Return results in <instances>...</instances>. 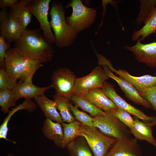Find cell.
Masks as SVG:
<instances>
[{
	"label": "cell",
	"mask_w": 156,
	"mask_h": 156,
	"mask_svg": "<svg viewBox=\"0 0 156 156\" xmlns=\"http://www.w3.org/2000/svg\"><path fill=\"white\" fill-rule=\"evenodd\" d=\"M71 111L75 119L81 124L90 127H93L92 123L93 117L85 112L79 110L78 108L69 103Z\"/></svg>",
	"instance_id": "obj_31"
},
{
	"label": "cell",
	"mask_w": 156,
	"mask_h": 156,
	"mask_svg": "<svg viewBox=\"0 0 156 156\" xmlns=\"http://www.w3.org/2000/svg\"><path fill=\"white\" fill-rule=\"evenodd\" d=\"M17 80L10 76L5 69H0V89H13L15 87Z\"/></svg>",
	"instance_id": "obj_32"
},
{
	"label": "cell",
	"mask_w": 156,
	"mask_h": 156,
	"mask_svg": "<svg viewBox=\"0 0 156 156\" xmlns=\"http://www.w3.org/2000/svg\"><path fill=\"white\" fill-rule=\"evenodd\" d=\"M54 98L56 108L63 122L70 123L75 121L69 107L70 99L55 94Z\"/></svg>",
	"instance_id": "obj_26"
},
{
	"label": "cell",
	"mask_w": 156,
	"mask_h": 156,
	"mask_svg": "<svg viewBox=\"0 0 156 156\" xmlns=\"http://www.w3.org/2000/svg\"><path fill=\"white\" fill-rule=\"evenodd\" d=\"M34 99L46 118L60 123L63 122L57 111L54 100L49 99L44 94L39 96Z\"/></svg>",
	"instance_id": "obj_19"
},
{
	"label": "cell",
	"mask_w": 156,
	"mask_h": 156,
	"mask_svg": "<svg viewBox=\"0 0 156 156\" xmlns=\"http://www.w3.org/2000/svg\"><path fill=\"white\" fill-rule=\"evenodd\" d=\"M25 29L15 18L8 13L6 8L0 11L1 34L10 43L18 39Z\"/></svg>",
	"instance_id": "obj_11"
},
{
	"label": "cell",
	"mask_w": 156,
	"mask_h": 156,
	"mask_svg": "<svg viewBox=\"0 0 156 156\" xmlns=\"http://www.w3.org/2000/svg\"><path fill=\"white\" fill-rule=\"evenodd\" d=\"M65 7H71L72 9L71 14L66 18V22L78 34L90 28L95 21L97 15L96 10L86 6L81 0H71Z\"/></svg>",
	"instance_id": "obj_3"
},
{
	"label": "cell",
	"mask_w": 156,
	"mask_h": 156,
	"mask_svg": "<svg viewBox=\"0 0 156 156\" xmlns=\"http://www.w3.org/2000/svg\"><path fill=\"white\" fill-rule=\"evenodd\" d=\"M112 111L114 115L130 129L132 128L134 125V118L131 117L129 112L119 107Z\"/></svg>",
	"instance_id": "obj_33"
},
{
	"label": "cell",
	"mask_w": 156,
	"mask_h": 156,
	"mask_svg": "<svg viewBox=\"0 0 156 156\" xmlns=\"http://www.w3.org/2000/svg\"><path fill=\"white\" fill-rule=\"evenodd\" d=\"M125 48L132 53L135 59L152 68H156V42L143 44L138 39L134 45H125Z\"/></svg>",
	"instance_id": "obj_12"
},
{
	"label": "cell",
	"mask_w": 156,
	"mask_h": 156,
	"mask_svg": "<svg viewBox=\"0 0 156 156\" xmlns=\"http://www.w3.org/2000/svg\"><path fill=\"white\" fill-rule=\"evenodd\" d=\"M52 86L40 87L33 84L32 82H23L17 83L13 89L15 97L18 100L21 98L31 99L44 94L45 92Z\"/></svg>",
	"instance_id": "obj_16"
},
{
	"label": "cell",
	"mask_w": 156,
	"mask_h": 156,
	"mask_svg": "<svg viewBox=\"0 0 156 156\" xmlns=\"http://www.w3.org/2000/svg\"><path fill=\"white\" fill-rule=\"evenodd\" d=\"M32 1L19 0L16 5L10 8L9 13L17 19L25 29H27L31 20L32 14L28 5Z\"/></svg>",
	"instance_id": "obj_21"
},
{
	"label": "cell",
	"mask_w": 156,
	"mask_h": 156,
	"mask_svg": "<svg viewBox=\"0 0 156 156\" xmlns=\"http://www.w3.org/2000/svg\"><path fill=\"white\" fill-rule=\"evenodd\" d=\"M69 156H94L86 140L78 136L66 147Z\"/></svg>",
	"instance_id": "obj_24"
},
{
	"label": "cell",
	"mask_w": 156,
	"mask_h": 156,
	"mask_svg": "<svg viewBox=\"0 0 156 156\" xmlns=\"http://www.w3.org/2000/svg\"><path fill=\"white\" fill-rule=\"evenodd\" d=\"M69 98L76 107L80 108L88 113L93 117L104 113V111H103L81 96L72 94Z\"/></svg>",
	"instance_id": "obj_27"
},
{
	"label": "cell",
	"mask_w": 156,
	"mask_h": 156,
	"mask_svg": "<svg viewBox=\"0 0 156 156\" xmlns=\"http://www.w3.org/2000/svg\"><path fill=\"white\" fill-rule=\"evenodd\" d=\"M49 14L50 26L54 33L56 46L62 48L72 45L78 34L67 23L62 3L58 1H53Z\"/></svg>",
	"instance_id": "obj_2"
},
{
	"label": "cell",
	"mask_w": 156,
	"mask_h": 156,
	"mask_svg": "<svg viewBox=\"0 0 156 156\" xmlns=\"http://www.w3.org/2000/svg\"><path fill=\"white\" fill-rule=\"evenodd\" d=\"M24 58L14 47L10 48L5 56V70L10 76L17 80L18 72Z\"/></svg>",
	"instance_id": "obj_18"
},
{
	"label": "cell",
	"mask_w": 156,
	"mask_h": 156,
	"mask_svg": "<svg viewBox=\"0 0 156 156\" xmlns=\"http://www.w3.org/2000/svg\"><path fill=\"white\" fill-rule=\"evenodd\" d=\"M77 135L85 138L94 156H105L117 140L105 135L94 127L81 123Z\"/></svg>",
	"instance_id": "obj_4"
},
{
	"label": "cell",
	"mask_w": 156,
	"mask_h": 156,
	"mask_svg": "<svg viewBox=\"0 0 156 156\" xmlns=\"http://www.w3.org/2000/svg\"><path fill=\"white\" fill-rule=\"evenodd\" d=\"M42 131L44 136L52 140L56 146L62 148L64 132L61 123L54 122L46 118L43 123Z\"/></svg>",
	"instance_id": "obj_17"
},
{
	"label": "cell",
	"mask_w": 156,
	"mask_h": 156,
	"mask_svg": "<svg viewBox=\"0 0 156 156\" xmlns=\"http://www.w3.org/2000/svg\"><path fill=\"white\" fill-rule=\"evenodd\" d=\"M99 64L106 65L112 72L123 78L133 86L139 92L147 88L156 85V76L147 75L135 76L130 74L127 71L122 69L116 70L113 66L110 61L102 55L99 60Z\"/></svg>",
	"instance_id": "obj_9"
},
{
	"label": "cell",
	"mask_w": 156,
	"mask_h": 156,
	"mask_svg": "<svg viewBox=\"0 0 156 156\" xmlns=\"http://www.w3.org/2000/svg\"><path fill=\"white\" fill-rule=\"evenodd\" d=\"M35 103L30 99H26L25 101L21 104H20L15 107L12 108L9 112L8 116L4 120V121L0 126V138L3 139L7 141H10L14 143L15 142L8 139L7 136L8 129V122L12 116L17 111L23 109L32 112L36 108Z\"/></svg>",
	"instance_id": "obj_25"
},
{
	"label": "cell",
	"mask_w": 156,
	"mask_h": 156,
	"mask_svg": "<svg viewBox=\"0 0 156 156\" xmlns=\"http://www.w3.org/2000/svg\"><path fill=\"white\" fill-rule=\"evenodd\" d=\"M76 78L73 72L67 68H60L54 71L51 85L55 90V94L69 98L72 94Z\"/></svg>",
	"instance_id": "obj_10"
},
{
	"label": "cell",
	"mask_w": 156,
	"mask_h": 156,
	"mask_svg": "<svg viewBox=\"0 0 156 156\" xmlns=\"http://www.w3.org/2000/svg\"><path fill=\"white\" fill-rule=\"evenodd\" d=\"M7 156H14L12 153H10L8 154Z\"/></svg>",
	"instance_id": "obj_37"
},
{
	"label": "cell",
	"mask_w": 156,
	"mask_h": 156,
	"mask_svg": "<svg viewBox=\"0 0 156 156\" xmlns=\"http://www.w3.org/2000/svg\"><path fill=\"white\" fill-rule=\"evenodd\" d=\"M138 140L131 137L117 139L105 156H143Z\"/></svg>",
	"instance_id": "obj_13"
},
{
	"label": "cell",
	"mask_w": 156,
	"mask_h": 156,
	"mask_svg": "<svg viewBox=\"0 0 156 156\" xmlns=\"http://www.w3.org/2000/svg\"><path fill=\"white\" fill-rule=\"evenodd\" d=\"M21 54L42 64L51 61L54 51L51 44L38 29L24 31L14 41V47Z\"/></svg>",
	"instance_id": "obj_1"
},
{
	"label": "cell",
	"mask_w": 156,
	"mask_h": 156,
	"mask_svg": "<svg viewBox=\"0 0 156 156\" xmlns=\"http://www.w3.org/2000/svg\"><path fill=\"white\" fill-rule=\"evenodd\" d=\"M154 75H155V76H156V72L154 74Z\"/></svg>",
	"instance_id": "obj_38"
},
{
	"label": "cell",
	"mask_w": 156,
	"mask_h": 156,
	"mask_svg": "<svg viewBox=\"0 0 156 156\" xmlns=\"http://www.w3.org/2000/svg\"><path fill=\"white\" fill-rule=\"evenodd\" d=\"M61 125L64 132L62 148H64L78 136L81 123L78 121L75 120L68 124L63 122Z\"/></svg>",
	"instance_id": "obj_28"
},
{
	"label": "cell",
	"mask_w": 156,
	"mask_h": 156,
	"mask_svg": "<svg viewBox=\"0 0 156 156\" xmlns=\"http://www.w3.org/2000/svg\"><path fill=\"white\" fill-rule=\"evenodd\" d=\"M81 96L92 104L104 111L117 109V106L105 94L101 88L90 89Z\"/></svg>",
	"instance_id": "obj_15"
},
{
	"label": "cell",
	"mask_w": 156,
	"mask_h": 156,
	"mask_svg": "<svg viewBox=\"0 0 156 156\" xmlns=\"http://www.w3.org/2000/svg\"><path fill=\"white\" fill-rule=\"evenodd\" d=\"M143 26L133 33L131 38L133 41L139 39L141 42L152 34L156 32V6L149 15Z\"/></svg>",
	"instance_id": "obj_22"
},
{
	"label": "cell",
	"mask_w": 156,
	"mask_h": 156,
	"mask_svg": "<svg viewBox=\"0 0 156 156\" xmlns=\"http://www.w3.org/2000/svg\"><path fill=\"white\" fill-rule=\"evenodd\" d=\"M138 92L140 96L149 103L151 108L156 111V85Z\"/></svg>",
	"instance_id": "obj_34"
},
{
	"label": "cell",
	"mask_w": 156,
	"mask_h": 156,
	"mask_svg": "<svg viewBox=\"0 0 156 156\" xmlns=\"http://www.w3.org/2000/svg\"><path fill=\"white\" fill-rule=\"evenodd\" d=\"M42 66L43 64L38 61L25 57L18 72L17 80H19L20 82H32V79L34 73Z\"/></svg>",
	"instance_id": "obj_23"
},
{
	"label": "cell",
	"mask_w": 156,
	"mask_h": 156,
	"mask_svg": "<svg viewBox=\"0 0 156 156\" xmlns=\"http://www.w3.org/2000/svg\"><path fill=\"white\" fill-rule=\"evenodd\" d=\"M10 43L2 35L0 36V67L5 69V57L7 51L10 48Z\"/></svg>",
	"instance_id": "obj_35"
},
{
	"label": "cell",
	"mask_w": 156,
	"mask_h": 156,
	"mask_svg": "<svg viewBox=\"0 0 156 156\" xmlns=\"http://www.w3.org/2000/svg\"><path fill=\"white\" fill-rule=\"evenodd\" d=\"M101 89L106 96L118 107L125 110L151 127L156 125V117L147 116L140 110L127 103L118 94L113 85L110 83L105 81Z\"/></svg>",
	"instance_id": "obj_6"
},
{
	"label": "cell",
	"mask_w": 156,
	"mask_h": 156,
	"mask_svg": "<svg viewBox=\"0 0 156 156\" xmlns=\"http://www.w3.org/2000/svg\"><path fill=\"white\" fill-rule=\"evenodd\" d=\"M18 1V0H0V8L2 9L12 7L16 5Z\"/></svg>",
	"instance_id": "obj_36"
},
{
	"label": "cell",
	"mask_w": 156,
	"mask_h": 156,
	"mask_svg": "<svg viewBox=\"0 0 156 156\" xmlns=\"http://www.w3.org/2000/svg\"><path fill=\"white\" fill-rule=\"evenodd\" d=\"M140 10L136 19L137 25L144 23L149 15L156 6V0H140Z\"/></svg>",
	"instance_id": "obj_30"
},
{
	"label": "cell",
	"mask_w": 156,
	"mask_h": 156,
	"mask_svg": "<svg viewBox=\"0 0 156 156\" xmlns=\"http://www.w3.org/2000/svg\"><path fill=\"white\" fill-rule=\"evenodd\" d=\"M109 78L103 68L100 66H98L86 76L76 78L72 94L81 96L90 89L101 88Z\"/></svg>",
	"instance_id": "obj_7"
},
{
	"label": "cell",
	"mask_w": 156,
	"mask_h": 156,
	"mask_svg": "<svg viewBox=\"0 0 156 156\" xmlns=\"http://www.w3.org/2000/svg\"><path fill=\"white\" fill-rule=\"evenodd\" d=\"M109 77L115 80L124 92L125 96L134 103L142 105L147 108H151L149 103L142 98L138 91L129 82L120 76L115 75L105 65L101 66Z\"/></svg>",
	"instance_id": "obj_14"
},
{
	"label": "cell",
	"mask_w": 156,
	"mask_h": 156,
	"mask_svg": "<svg viewBox=\"0 0 156 156\" xmlns=\"http://www.w3.org/2000/svg\"><path fill=\"white\" fill-rule=\"evenodd\" d=\"M16 101L13 89H0V106L4 114L9 112L10 107L16 106Z\"/></svg>",
	"instance_id": "obj_29"
},
{
	"label": "cell",
	"mask_w": 156,
	"mask_h": 156,
	"mask_svg": "<svg viewBox=\"0 0 156 156\" xmlns=\"http://www.w3.org/2000/svg\"><path fill=\"white\" fill-rule=\"evenodd\" d=\"M50 0H32L28 5L32 14L39 22L40 29L44 36L51 44L55 43V38L53 34L48 18Z\"/></svg>",
	"instance_id": "obj_8"
},
{
	"label": "cell",
	"mask_w": 156,
	"mask_h": 156,
	"mask_svg": "<svg viewBox=\"0 0 156 156\" xmlns=\"http://www.w3.org/2000/svg\"><path fill=\"white\" fill-rule=\"evenodd\" d=\"M134 123L130 129L131 134L138 140H145L156 146V140L153 137L151 127L134 116Z\"/></svg>",
	"instance_id": "obj_20"
},
{
	"label": "cell",
	"mask_w": 156,
	"mask_h": 156,
	"mask_svg": "<svg viewBox=\"0 0 156 156\" xmlns=\"http://www.w3.org/2000/svg\"><path fill=\"white\" fill-rule=\"evenodd\" d=\"M94 127L105 135L116 139L130 137L131 132L112 111H104L92 119Z\"/></svg>",
	"instance_id": "obj_5"
}]
</instances>
